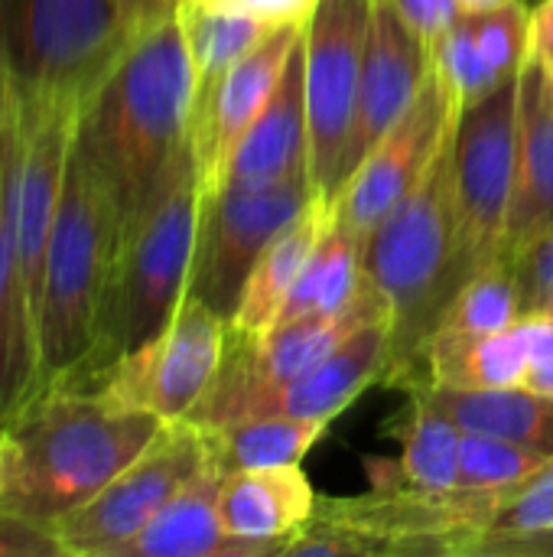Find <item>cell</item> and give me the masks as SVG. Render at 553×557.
<instances>
[{"label":"cell","mask_w":553,"mask_h":557,"mask_svg":"<svg viewBox=\"0 0 553 557\" xmlns=\"http://www.w3.org/2000/svg\"><path fill=\"white\" fill-rule=\"evenodd\" d=\"M192 101L196 72L173 16L137 33L78 104L72 150L111 199L121 232L156 196L189 144Z\"/></svg>","instance_id":"6da1fadb"},{"label":"cell","mask_w":553,"mask_h":557,"mask_svg":"<svg viewBox=\"0 0 553 557\" xmlns=\"http://www.w3.org/2000/svg\"><path fill=\"white\" fill-rule=\"evenodd\" d=\"M166 424L98 388L46 382L3 424L0 509L55 529L130 467Z\"/></svg>","instance_id":"7a4b0ae2"},{"label":"cell","mask_w":553,"mask_h":557,"mask_svg":"<svg viewBox=\"0 0 553 557\" xmlns=\"http://www.w3.org/2000/svg\"><path fill=\"white\" fill-rule=\"evenodd\" d=\"M199 206L202 180L189 140L156 196L121 232L88 359L55 382H91L117 359L150 343L173 320L189 287Z\"/></svg>","instance_id":"3957f363"},{"label":"cell","mask_w":553,"mask_h":557,"mask_svg":"<svg viewBox=\"0 0 553 557\" xmlns=\"http://www.w3.org/2000/svg\"><path fill=\"white\" fill-rule=\"evenodd\" d=\"M505 493L508 486L424 490L381 480L365 496H316L313 519L290 535L284 557H469Z\"/></svg>","instance_id":"277c9868"},{"label":"cell","mask_w":553,"mask_h":557,"mask_svg":"<svg viewBox=\"0 0 553 557\" xmlns=\"http://www.w3.org/2000/svg\"><path fill=\"white\" fill-rule=\"evenodd\" d=\"M117 242L121 219L72 150L36 300L39 388L72 375L88 359Z\"/></svg>","instance_id":"5b68a950"},{"label":"cell","mask_w":553,"mask_h":557,"mask_svg":"<svg viewBox=\"0 0 553 557\" xmlns=\"http://www.w3.org/2000/svg\"><path fill=\"white\" fill-rule=\"evenodd\" d=\"M134 39L114 0H0V62L16 98L81 104Z\"/></svg>","instance_id":"8992f818"},{"label":"cell","mask_w":553,"mask_h":557,"mask_svg":"<svg viewBox=\"0 0 553 557\" xmlns=\"http://www.w3.org/2000/svg\"><path fill=\"white\" fill-rule=\"evenodd\" d=\"M316 199L310 173L274 186L202 189L186 297L202 300L231 323L241 290L267 245Z\"/></svg>","instance_id":"52a82bcc"},{"label":"cell","mask_w":553,"mask_h":557,"mask_svg":"<svg viewBox=\"0 0 553 557\" xmlns=\"http://www.w3.org/2000/svg\"><path fill=\"white\" fill-rule=\"evenodd\" d=\"M518 78L466 108L456 124V290L476 271L505 258V225L515 189Z\"/></svg>","instance_id":"ba28073f"},{"label":"cell","mask_w":553,"mask_h":557,"mask_svg":"<svg viewBox=\"0 0 553 557\" xmlns=\"http://www.w3.org/2000/svg\"><path fill=\"white\" fill-rule=\"evenodd\" d=\"M375 0H319L303 26V82L310 131V180L332 212L339 160L355 114Z\"/></svg>","instance_id":"9c48e42d"},{"label":"cell","mask_w":553,"mask_h":557,"mask_svg":"<svg viewBox=\"0 0 553 557\" xmlns=\"http://www.w3.org/2000/svg\"><path fill=\"white\" fill-rule=\"evenodd\" d=\"M225 339L228 320L202 300L183 297L173 320L150 343L81 385L104 392L124 408L150 411L163 424H179L212 385L225 356Z\"/></svg>","instance_id":"30bf717a"},{"label":"cell","mask_w":553,"mask_h":557,"mask_svg":"<svg viewBox=\"0 0 553 557\" xmlns=\"http://www.w3.org/2000/svg\"><path fill=\"white\" fill-rule=\"evenodd\" d=\"M209 450L196 424H166L160 437L124 467L91 503L55 522V535L72 557H114L137 539L166 503L205 467Z\"/></svg>","instance_id":"8fae6325"},{"label":"cell","mask_w":553,"mask_h":557,"mask_svg":"<svg viewBox=\"0 0 553 557\" xmlns=\"http://www.w3.org/2000/svg\"><path fill=\"white\" fill-rule=\"evenodd\" d=\"M460 114L463 108L456 104V98L450 95L437 69H430L407 114L375 144V150L362 160V166L339 189L332 219L365 242L378 228V222L427 173L440 147L456 131Z\"/></svg>","instance_id":"7c38bea8"},{"label":"cell","mask_w":553,"mask_h":557,"mask_svg":"<svg viewBox=\"0 0 553 557\" xmlns=\"http://www.w3.org/2000/svg\"><path fill=\"white\" fill-rule=\"evenodd\" d=\"M433 69L430 39H424L401 13L375 0L365 69L359 82L355 114L339 160V189L375 150V144L407 114ZM339 199V196H336Z\"/></svg>","instance_id":"4fadbf2b"},{"label":"cell","mask_w":553,"mask_h":557,"mask_svg":"<svg viewBox=\"0 0 553 557\" xmlns=\"http://www.w3.org/2000/svg\"><path fill=\"white\" fill-rule=\"evenodd\" d=\"M306 23H280L264 33V39L241 55L209 91L196 95L192 101V124L189 140L199 163L202 189L215 186L228 153L257 117V111L274 95L293 46L300 42Z\"/></svg>","instance_id":"5bb4252c"},{"label":"cell","mask_w":553,"mask_h":557,"mask_svg":"<svg viewBox=\"0 0 553 557\" xmlns=\"http://www.w3.org/2000/svg\"><path fill=\"white\" fill-rule=\"evenodd\" d=\"M553 232V69L528 55L518 78L515 189L505 225V258Z\"/></svg>","instance_id":"9a60e30c"},{"label":"cell","mask_w":553,"mask_h":557,"mask_svg":"<svg viewBox=\"0 0 553 557\" xmlns=\"http://www.w3.org/2000/svg\"><path fill=\"white\" fill-rule=\"evenodd\" d=\"M310 173V131H306V82H303V36L293 46L287 69L228 153L215 186H274ZM209 186V189H215Z\"/></svg>","instance_id":"2e32d148"},{"label":"cell","mask_w":553,"mask_h":557,"mask_svg":"<svg viewBox=\"0 0 553 557\" xmlns=\"http://www.w3.org/2000/svg\"><path fill=\"white\" fill-rule=\"evenodd\" d=\"M225 470L212 460L166 503V509L114 557H284L287 542H251L225 529L218 486Z\"/></svg>","instance_id":"e0dca14e"},{"label":"cell","mask_w":553,"mask_h":557,"mask_svg":"<svg viewBox=\"0 0 553 557\" xmlns=\"http://www.w3.org/2000/svg\"><path fill=\"white\" fill-rule=\"evenodd\" d=\"M391 349V320H375L339 343L319 366L297 375L293 382L267 392L248 418L254 414H287L332 424L372 382H381Z\"/></svg>","instance_id":"ac0fdd59"},{"label":"cell","mask_w":553,"mask_h":557,"mask_svg":"<svg viewBox=\"0 0 553 557\" xmlns=\"http://www.w3.org/2000/svg\"><path fill=\"white\" fill-rule=\"evenodd\" d=\"M316 509V493L300 467L235 470L222 476L218 516L225 529L251 542H290Z\"/></svg>","instance_id":"d6986e66"},{"label":"cell","mask_w":553,"mask_h":557,"mask_svg":"<svg viewBox=\"0 0 553 557\" xmlns=\"http://www.w3.org/2000/svg\"><path fill=\"white\" fill-rule=\"evenodd\" d=\"M407 395H417L450 414L463 431L502 437L535 454L553 457V398L525 385L508 388H447L414 382Z\"/></svg>","instance_id":"ffe728a7"},{"label":"cell","mask_w":553,"mask_h":557,"mask_svg":"<svg viewBox=\"0 0 553 557\" xmlns=\"http://www.w3.org/2000/svg\"><path fill=\"white\" fill-rule=\"evenodd\" d=\"M10 124H13V108L0 121V424L20 405H26L39 388L36 333H33V317H29V304L10 238V206H7Z\"/></svg>","instance_id":"44dd1931"},{"label":"cell","mask_w":553,"mask_h":557,"mask_svg":"<svg viewBox=\"0 0 553 557\" xmlns=\"http://www.w3.org/2000/svg\"><path fill=\"white\" fill-rule=\"evenodd\" d=\"M326 222H329V209L316 199L297 222H290L267 245V251L261 255V261L254 264V271L241 290L238 310L228 323L231 330L254 336V333H264L277 323L287 294L293 290L306 258L313 255L316 242L323 238Z\"/></svg>","instance_id":"7402d4cb"},{"label":"cell","mask_w":553,"mask_h":557,"mask_svg":"<svg viewBox=\"0 0 553 557\" xmlns=\"http://www.w3.org/2000/svg\"><path fill=\"white\" fill-rule=\"evenodd\" d=\"M525 372H528V343L515 323L505 333L427 343L420 352L417 382L447 385V388H508V385H521Z\"/></svg>","instance_id":"603a6c76"},{"label":"cell","mask_w":553,"mask_h":557,"mask_svg":"<svg viewBox=\"0 0 553 557\" xmlns=\"http://www.w3.org/2000/svg\"><path fill=\"white\" fill-rule=\"evenodd\" d=\"M362 248L365 242L355 232H349L342 222H336L329 212L323 238L306 258L293 290L287 294L277 323H290L300 317H326L355 304V297L365 287Z\"/></svg>","instance_id":"cb8c5ba5"},{"label":"cell","mask_w":553,"mask_h":557,"mask_svg":"<svg viewBox=\"0 0 553 557\" xmlns=\"http://www.w3.org/2000/svg\"><path fill=\"white\" fill-rule=\"evenodd\" d=\"M329 424L287 418V414H254L222 428L202 431L209 460L225 473L261 470V467H300L313 444L326 434Z\"/></svg>","instance_id":"d4e9b609"},{"label":"cell","mask_w":553,"mask_h":557,"mask_svg":"<svg viewBox=\"0 0 553 557\" xmlns=\"http://www.w3.org/2000/svg\"><path fill=\"white\" fill-rule=\"evenodd\" d=\"M404 414L391 424L404 454H401V480L424 490H450L460 486V444L463 428L433 408L430 401L407 395Z\"/></svg>","instance_id":"484cf974"},{"label":"cell","mask_w":553,"mask_h":557,"mask_svg":"<svg viewBox=\"0 0 553 557\" xmlns=\"http://www.w3.org/2000/svg\"><path fill=\"white\" fill-rule=\"evenodd\" d=\"M518 320H521V300H518L515 264H512V258H499L495 264L476 271L453 294V300L443 307V313H440L433 333L427 336V343H433V339H463V336L505 333Z\"/></svg>","instance_id":"4316f807"},{"label":"cell","mask_w":553,"mask_h":557,"mask_svg":"<svg viewBox=\"0 0 553 557\" xmlns=\"http://www.w3.org/2000/svg\"><path fill=\"white\" fill-rule=\"evenodd\" d=\"M179 26L186 36L192 72H196V95L209 91L271 29L267 23L254 20V16L218 10V7H209L199 0H186L179 7Z\"/></svg>","instance_id":"83f0119b"},{"label":"cell","mask_w":553,"mask_h":557,"mask_svg":"<svg viewBox=\"0 0 553 557\" xmlns=\"http://www.w3.org/2000/svg\"><path fill=\"white\" fill-rule=\"evenodd\" d=\"M553 457L535 454L521 444L489 437V434H473L463 431L460 444V486H476V490H492V486H512L548 467Z\"/></svg>","instance_id":"f1b7e54d"},{"label":"cell","mask_w":553,"mask_h":557,"mask_svg":"<svg viewBox=\"0 0 553 557\" xmlns=\"http://www.w3.org/2000/svg\"><path fill=\"white\" fill-rule=\"evenodd\" d=\"M553 525V460L531 473L528 480L508 486L499 512L492 516L482 539H505V535H528ZM473 555V552H469Z\"/></svg>","instance_id":"f546056e"},{"label":"cell","mask_w":553,"mask_h":557,"mask_svg":"<svg viewBox=\"0 0 553 557\" xmlns=\"http://www.w3.org/2000/svg\"><path fill=\"white\" fill-rule=\"evenodd\" d=\"M515 281H518V300L521 317L541 313L553 297V232L535 238L528 248H521L515 258Z\"/></svg>","instance_id":"4dcf8cb0"},{"label":"cell","mask_w":553,"mask_h":557,"mask_svg":"<svg viewBox=\"0 0 553 557\" xmlns=\"http://www.w3.org/2000/svg\"><path fill=\"white\" fill-rule=\"evenodd\" d=\"M0 557H68L55 529L0 509Z\"/></svg>","instance_id":"1f68e13d"},{"label":"cell","mask_w":553,"mask_h":557,"mask_svg":"<svg viewBox=\"0 0 553 557\" xmlns=\"http://www.w3.org/2000/svg\"><path fill=\"white\" fill-rule=\"evenodd\" d=\"M518 330L528 343V372L521 385L553 398V320L544 313H528L518 320Z\"/></svg>","instance_id":"d6a6232c"},{"label":"cell","mask_w":553,"mask_h":557,"mask_svg":"<svg viewBox=\"0 0 553 557\" xmlns=\"http://www.w3.org/2000/svg\"><path fill=\"white\" fill-rule=\"evenodd\" d=\"M381 3H388L394 13H401L430 42L463 13L460 0H381Z\"/></svg>","instance_id":"836d02e7"},{"label":"cell","mask_w":553,"mask_h":557,"mask_svg":"<svg viewBox=\"0 0 553 557\" xmlns=\"http://www.w3.org/2000/svg\"><path fill=\"white\" fill-rule=\"evenodd\" d=\"M199 3L231 10V13H244V16H254L267 26H280V23H306L319 0H199Z\"/></svg>","instance_id":"e575fe53"},{"label":"cell","mask_w":553,"mask_h":557,"mask_svg":"<svg viewBox=\"0 0 553 557\" xmlns=\"http://www.w3.org/2000/svg\"><path fill=\"white\" fill-rule=\"evenodd\" d=\"M469 557H553V525L528 535L482 539Z\"/></svg>","instance_id":"d590c367"},{"label":"cell","mask_w":553,"mask_h":557,"mask_svg":"<svg viewBox=\"0 0 553 557\" xmlns=\"http://www.w3.org/2000/svg\"><path fill=\"white\" fill-rule=\"evenodd\" d=\"M114 3H117V10L124 13V20H127L137 33H143V29H150V26H160V23L179 16V7H183L186 0H114Z\"/></svg>","instance_id":"8d00e7d4"},{"label":"cell","mask_w":553,"mask_h":557,"mask_svg":"<svg viewBox=\"0 0 553 557\" xmlns=\"http://www.w3.org/2000/svg\"><path fill=\"white\" fill-rule=\"evenodd\" d=\"M531 52L553 69V0H541L531 10Z\"/></svg>","instance_id":"74e56055"},{"label":"cell","mask_w":553,"mask_h":557,"mask_svg":"<svg viewBox=\"0 0 553 557\" xmlns=\"http://www.w3.org/2000/svg\"><path fill=\"white\" fill-rule=\"evenodd\" d=\"M10 108H13V85H10V75L0 62V121L10 114Z\"/></svg>","instance_id":"f35d334b"},{"label":"cell","mask_w":553,"mask_h":557,"mask_svg":"<svg viewBox=\"0 0 553 557\" xmlns=\"http://www.w3.org/2000/svg\"><path fill=\"white\" fill-rule=\"evenodd\" d=\"M460 3H463V10H492L505 0H460Z\"/></svg>","instance_id":"ab89813d"},{"label":"cell","mask_w":553,"mask_h":557,"mask_svg":"<svg viewBox=\"0 0 553 557\" xmlns=\"http://www.w3.org/2000/svg\"><path fill=\"white\" fill-rule=\"evenodd\" d=\"M541 313H544V317H551V320H553V297H551V300H548V307H544Z\"/></svg>","instance_id":"60d3db41"},{"label":"cell","mask_w":553,"mask_h":557,"mask_svg":"<svg viewBox=\"0 0 553 557\" xmlns=\"http://www.w3.org/2000/svg\"><path fill=\"white\" fill-rule=\"evenodd\" d=\"M0 450H3V431H0Z\"/></svg>","instance_id":"b9f144b4"}]
</instances>
